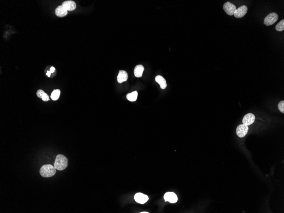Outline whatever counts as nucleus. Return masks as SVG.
Segmentation results:
<instances>
[{
  "label": "nucleus",
  "mask_w": 284,
  "mask_h": 213,
  "mask_svg": "<svg viewBox=\"0 0 284 213\" xmlns=\"http://www.w3.org/2000/svg\"><path fill=\"white\" fill-rule=\"evenodd\" d=\"M68 166L67 158L63 155H58L56 156L54 167L56 170L63 171L65 170Z\"/></svg>",
  "instance_id": "f257e3e1"
},
{
  "label": "nucleus",
  "mask_w": 284,
  "mask_h": 213,
  "mask_svg": "<svg viewBox=\"0 0 284 213\" xmlns=\"http://www.w3.org/2000/svg\"><path fill=\"white\" fill-rule=\"evenodd\" d=\"M56 171L54 167L50 164L43 165L40 170V174L44 178H50L54 176Z\"/></svg>",
  "instance_id": "f03ea898"
},
{
  "label": "nucleus",
  "mask_w": 284,
  "mask_h": 213,
  "mask_svg": "<svg viewBox=\"0 0 284 213\" xmlns=\"http://www.w3.org/2000/svg\"><path fill=\"white\" fill-rule=\"evenodd\" d=\"M278 15L276 13H272L267 15L264 19V24L267 26L272 25L278 20Z\"/></svg>",
  "instance_id": "7ed1b4c3"
},
{
  "label": "nucleus",
  "mask_w": 284,
  "mask_h": 213,
  "mask_svg": "<svg viewBox=\"0 0 284 213\" xmlns=\"http://www.w3.org/2000/svg\"><path fill=\"white\" fill-rule=\"evenodd\" d=\"M223 9L227 14L232 16L234 15L237 7L234 4L230 2H227L223 5Z\"/></svg>",
  "instance_id": "20e7f679"
},
{
  "label": "nucleus",
  "mask_w": 284,
  "mask_h": 213,
  "mask_svg": "<svg viewBox=\"0 0 284 213\" xmlns=\"http://www.w3.org/2000/svg\"><path fill=\"white\" fill-rule=\"evenodd\" d=\"M249 130V128L248 126L244 124H241L237 127L236 132L238 137L242 138L246 136Z\"/></svg>",
  "instance_id": "39448f33"
},
{
  "label": "nucleus",
  "mask_w": 284,
  "mask_h": 213,
  "mask_svg": "<svg viewBox=\"0 0 284 213\" xmlns=\"http://www.w3.org/2000/svg\"><path fill=\"white\" fill-rule=\"evenodd\" d=\"M248 7L246 5L241 6L236 9L234 13V16L237 18H241L244 17L248 12Z\"/></svg>",
  "instance_id": "423d86ee"
},
{
  "label": "nucleus",
  "mask_w": 284,
  "mask_h": 213,
  "mask_svg": "<svg viewBox=\"0 0 284 213\" xmlns=\"http://www.w3.org/2000/svg\"><path fill=\"white\" fill-rule=\"evenodd\" d=\"M165 202L168 201L171 203H174L177 201L178 198L176 194L172 192H168L165 193L164 196Z\"/></svg>",
  "instance_id": "0eeeda50"
},
{
  "label": "nucleus",
  "mask_w": 284,
  "mask_h": 213,
  "mask_svg": "<svg viewBox=\"0 0 284 213\" xmlns=\"http://www.w3.org/2000/svg\"><path fill=\"white\" fill-rule=\"evenodd\" d=\"M255 117L252 113H248L244 116L243 120V123L246 126H250L254 122Z\"/></svg>",
  "instance_id": "6e6552de"
},
{
  "label": "nucleus",
  "mask_w": 284,
  "mask_h": 213,
  "mask_svg": "<svg viewBox=\"0 0 284 213\" xmlns=\"http://www.w3.org/2000/svg\"><path fill=\"white\" fill-rule=\"evenodd\" d=\"M148 197L146 195L141 193H136L134 196L135 201L140 204H144L148 201Z\"/></svg>",
  "instance_id": "1a4fd4ad"
},
{
  "label": "nucleus",
  "mask_w": 284,
  "mask_h": 213,
  "mask_svg": "<svg viewBox=\"0 0 284 213\" xmlns=\"http://www.w3.org/2000/svg\"><path fill=\"white\" fill-rule=\"evenodd\" d=\"M62 6L67 11L74 10L76 8L75 2L72 1H66L63 3Z\"/></svg>",
  "instance_id": "9d476101"
},
{
  "label": "nucleus",
  "mask_w": 284,
  "mask_h": 213,
  "mask_svg": "<svg viewBox=\"0 0 284 213\" xmlns=\"http://www.w3.org/2000/svg\"><path fill=\"white\" fill-rule=\"evenodd\" d=\"M128 78V75L127 72L124 70L119 71L118 76L117 77V80L120 83L127 81Z\"/></svg>",
  "instance_id": "9b49d317"
},
{
  "label": "nucleus",
  "mask_w": 284,
  "mask_h": 213,
  "mask_svg": "<svg viewBox=\"0 0 284 213\" xmlns=\"http://www.w3.org/2000/svg\"><path fill=\"white\" fill-rule=\"evenodd\" d=\"M55 14L59 17H63L67 15L68 11L62 6H59L55 9Z\"/></svg>",
  "instance_id": "f8f14e48"
},
{
  "label": "nucleus",
  "mask_w": 284,
  "mask_h": 213,
  "mask_svg": "<svg viewBox=\"0 0 284 213\" xmlns=\"http://www.w3.org/2000/svg\"><path fill=\"white\" fill-rule=\"evenodd\" d=\"M155 80L157 83H159L160 87L162 89H164L167 87V83L165 78L160 75H157L155 77Z\"/></svg>",
  "instance_id": "ddd939ff"
},
{
  "label": "nucleus",
  "mask_w": 284,
  "mask_h": 213,
  "mask_svg": "<svg viewBox=\"0 0 284 213\" xmlns=\"http://www.w3.org/2000/svg\"><path fill=\"white\" fill-rule=\"evenodd\" d=\"M144 68L142 65L136 66L134 69V74L136 77H140L142 76L144 71Z\"/></svg>",
  "instance_id": "4468645a"
},
{
  "label": "nucleus",
  "mask_w": 284,
  "mask_h": 213,
  "mask_svg": "<svg viewBox=\"0 0 284 213\" xmlns=\"http://www.w3.org/2000/svg\"><path fill=\"white\" fill-rule=\"evenodd\" d=\"M138 96V92L137 91H134L131 93L128 94L126 95V98L128 100L131 102L136 101Z\"/></svg>",
  "instance_id": "2eb2a0df"
},
{
  "label": "nucleus",
  "mask_w": 284,
  "mask_h": 213,
  "mask_svg": "<svg viewBox=\"0 0 284 213\" xmlns=\"http://www.w3.org/2000/svg\"><path fill=\"white\" fill-rule=\"evenodd\" d=\"M60 91L59 89H56L52 91L51 95V98L53 100H56L58 99L60 95Z\"/></svg>",
  "instance_id": "dca6fc26"
},
{
  "label": "nucleus",
  "mask_w": 284,
  "mask_h": 213,
  "mask_svg": "<svg viewBox=\"0 0 284 213\" xmlns=\"http://www.w3.org/2000/svg\"><path fill=\"white\" fill-rule=\"evenodd\" d=\"M276 29L277 31L282 32L284 30V20H282L276 26Z\"/></svg>",
  "instance_id": "f3484780"
},
{
  "label": "nucleus",
  "mask_w": 284,
  "mask_h": 213,
  "mask_svg": "<svg viewBox=\"0 0 284 213\" xmlns=\"http://www.w3.org/2000/svg\"><path fill=\"white\" fill-rule=\"evenodd\" d=\"M278 108L279 110L283 113H284V101L282 100L279 102L278 104Z\"/></svg>",
  "instance_id": "a211bd4d"
},
{
  "label": "nucleus",
  "mask_w": 284,
  "mask_h": 213,
  "mask_svg": "<svg viewBox=\"0 0 284 213\" xmlns=\"http://www.w3.org/2000/svg\"><path fill=\"white\" fill-rule=\"evenodd\" d=\"M45 93L44 91L43 90H41V89H39V90L38 91L36 94L39 98H42V97L43 96V95Z\"/></svg>",
  "instance_id": "6ab92c4d"
},
{
  "label": "nucleus",
  "mask_w": 284,
  "mask_h": 213,
  "mask_svg": "<svg viewBox=\"0 0 284 213\" xmlns=\"http://www.w3.org/2000/svg\"><path fill=\"white\" fill-rule=\"evenodd\" d=\"M42 100H43L44 101L46 102V101L49 100V95H48L47 94L45 93L43 95V96L42 97Z\"/></svg>",
  "instance_id": "aec40b11"
},
{
  "label": "nucleus",
  "mask_w": 284,
  "mask_h": 213,
  "mask_svg": "<svg viewBox=\"0 0 284 213\" xmlns=\"http://www.w3.org/2000/svg\"><path fill=\"white\" fill-rule=\"evenodd\" d=\"M55 71V68L53 67V66L51 67L50 69V71L51 73H53Z\"/></svg>",
  "instance_id": "412c9836"
},
{
  "label": "nucleus",
  "mask_w": 284,
  "mask_h": 213,
  "mask_svg": "<svg viewBox=\"0 0 284 213\" xmlns=\"http://www.w3.org/2000/svg\"><path fill=\"white\" fill-rule=\"evenodd\" d=\"M46 74L48 77H50L51 76V72H50V71H47Z\"/></svg>",
  "instance_id": "4be33fe9"
},
{
  "label": "nucleus",
  "mask_w": 284,
  "mask_h": 213,
  "mask_svg": "<svg viewBox=\"0 0 284 213\" xmlns=\"http://www.w3.org/2000/svg\"><path fill=\"white\" fill-rule=\"evenodd\" d=\"M141 213H148V212H141Z\"/></svg>",
  "instance_id": "5701e85b"
}]
</instances>
